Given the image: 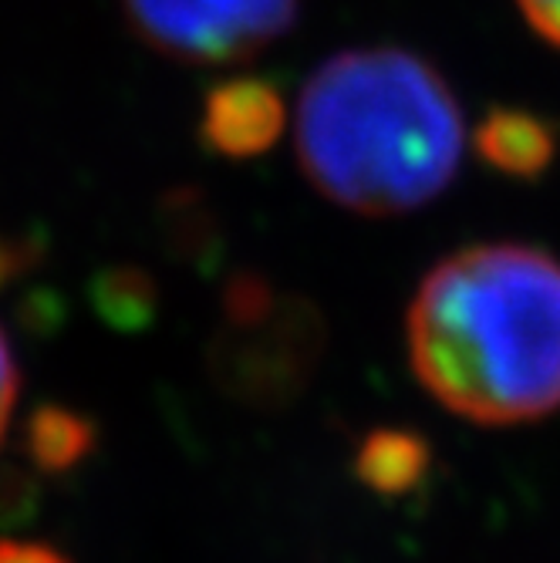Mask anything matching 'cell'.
<instances>
[{
	"label": "cell",
	"mask_w": 560,
	"mask_h": 563,
	"mask_svg": "<svg viewBox=\"0 0 560 563\" xmlns=\"http://www.w3.org/2000/svg\"><path fill=\"white\" fill-rule=\"evenodd\" d=\"M281 132V101L264 81H230L207 98L202 135L227 156H253Z\"/></svg>",
	"instance_id": "277c9868"
},
{
	"label": "cell",
	"mask_w": 560,
	"mask_h": 563,
	"mask_svg": "<svg viewBox=\"0 0 560 563\" xmlns=\"http://www.w3.org/2000/svg\"><path fill=\"white\" fill-rule=\"evenodd\" d=\"M0 563H68V560L58 550L44 547V543L4 540V543H0Z\"/></svg>",
	"instance_id": "ba28073f"
},
{
	"label": "cell",
	"mask_w": 560,
	"mask_h": 563,
	"mask_svg": "<svg viewBox=\"0 0 560 563\" xmlns=\"http://www.w3.org/2000/svg\"><path fill=\"white\" fill-rule=\"evenodd\" d=\"M297 11L300 0H122L149 51L196 68L257 58L294 27Z\"/></svg>",
	"instance_id": "3957f363"
},
{
	"label": "cell",
	"mask_w": 560,
	"mask_h": 563,
	"mask_svg": "<svg viewBox=\"0 0 560 563\" xmlns=\"http://www.w3.org/2000/svg\"><path fill=\"white\" fill-rule=\"evenodd\" d=\"M294 152L308 183L359 217H405L463 166L466 122L449 81L392 44L348 47L304 81Z\"/></svg>",
	"instance_id": "7a4b0ae2"
},
{
	"label": "cell",
	"mask_w": 560,
	"mask_h": 563,
	"mask_svg": "<svg viewBox=\"0 0 560 563\" xmlns=\"http://www.w3.org/2000/svg\"><path fill=\"white\" fill-rule=\"evenodd\" d=\"M409 362L442 408L476 426L560 412V261L527 243L449 253L413 297Z\"/></svg>",
	"instance_id": "6da1fadb"
},
{
	"label": "cell",
	"mask_w": 560,
	"mask_h": 563,
	"mask_svg": "<svg viewBox=\"0 0 560 563\" xmlns=\"http://www.w3.org/2000/svg\"><path fill=\"white\" fill-rule=\"evenodd\" d=\"M480 148L483 156L514 176L537 173L550 156V139L540 122L524 115H496L480 129Z\"/></svg>",
	"instance_id": "5b68a950"
},
{
	"label": "cell",
	"mask_w": 560,
	"mask_h": 563,
	"mask_svg": "<svg viewBox=\"0 0 560 563\" xmlns=\"http://www.w3.org/2000/svg\"><path fill=\"white\" fill-rule=\"evenodd\" d=\"M517 4L537 34L560 47V0H517Z\"/></svg>",
	"instance_id": "52a82bcc"
},
{
	"label": "cell",
	"mask_w": 560,
	"mask_h": 563,
	"mask_svg": "<svg viewBox=\"0 0 560 563\" xmlns=\"http://www.w3.org/2000/svg\"><path fill=\"white\" fill-rule=\"evenodd\" d=\"M18 388H21V375H18V362H14V351L8 334L0 331V439H4L11 416H14V405H18Z\"/></svg>",
	"instance_id": "8992f818"
}]
</instances>
